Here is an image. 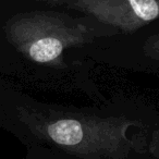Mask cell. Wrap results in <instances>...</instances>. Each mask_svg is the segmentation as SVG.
<instances>
[{
  "label": "cell",
  "mask_w": 159,
  "mask_h": 159,
  "mask_svg": "<svg viewBox=\"0 0 159 159\" xmlns=\"http://www.w3.org/2000/svg\"><path fill=\"white\" fill-rule=\"evenodd\" d=\"M143 50L148 58L159 61V33L150 36L145 40Z\"/></svg>",
  "instance_id": "4"
},
{
  "label": "cell",
  "mask_w": 159,
  "mask_h": 159,
  "mask_svg": "<svg viewBox=\"0 0 159 159\" xmlns=\"http://www.w3.org/2000/svg\"><path fill=\"white\" fill-rule=\"evenodd\" d=\"M46 5L83 12L123 33L159 19V0H50Z\"/></svg>",
  "instance_id": "3"
},
{
  "label": "cell",
  "mask_w": 159,
  "mask_h": 159,
  "mask_svg": "<svg viewBox=\"0 0 159 159\" xmlns=\"http://www.w3.org/2000/svg\"><path fill=\"white\" fill-rule=\"evenodd\" d=\"M20 121L39 139L85 159H124L137 149L131 128H143L139 120L125 117L99 118L74 113L47 112L29 106L19 108Z\"/></svg>",
  "instance_id": "1"
},
{
  "label": "cell",
  "mask_w": 159,
  "mask_h": 159,
  "mask_svg": "<svg viewBox=\"0 0 159 159\" xmlns=\"http://www.w3.org/2000/svg\"><path fill=\"white\" fill-rule=\"evenodd\" d=\"M9 43L35 63L63 68L66 48L93 40V30L85 22L56 11H32L11 16L6 23Z\"/></svg>",
  "instance_id": "2"
}]
</instances>
